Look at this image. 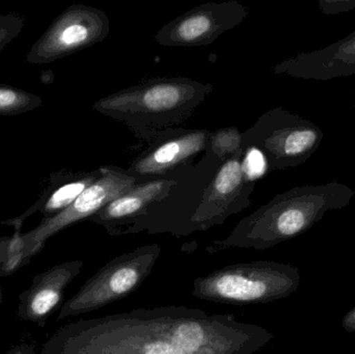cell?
Returning a JSON list of instances; mask_svg holds the SVG:
<instances>
[{"instance_id":"6da1fadb","label":"cell","mask_w":355,"mask_h":354,"mask_svg":"<svg viewBox=\"0 0 355 354\" xmlns=\"http://www.w3.org/2000/svg\"><path fill=\"white\" fill-rule=\"evenodd\" d=\"M271 339L232 315L166 306L67 324L40 354H256Z\"/></svg>"},{"instance_id":"7a4b0ae2","label":"cell","mask_w":355,"mask_h":354,"mask_svg":"<svg viewBox=\"0 0 355 354\" xmlns=\"http://www.w3.org/2000/svg\"><path fill=\"white\" fill-rule=\"evenodd\" d=\"M354 195V189L337 181L296 187L243 218L229 236L213 242L212 251L268 249L304 232L329 210L346 207Z\"/></svg>"},{"instance_id":"3957f363","label":"cell","mask_w":355,"mask_h":354,"mask_svg":"<svg viewBox=\"0 0 355 354\" xmlns=\"http://www.w3.org/2000/svg\"><path fill=\"white\" fill-rule=\"evenodd\" d=\"M210 91L181 77L152 79L96 102L94 109L135 126H168L187 118Z\"/></svg>"},{"instance_id":"277c9868","label":"cell","mask_w":355,"mask_h":354,"mask_svg":"<svg viewBox=\"0 0 355 354\" xmlns=\"http://www.w3.org/2000/svg\"><path fill=\"white\" fill-rule=\"evenodd\" d=\"M293 268L270 261L232 264L196 278L192 295L223 305L267 303L287 297L295 288Z\"/></svg>"},{"instance_id":"5b68a950","label":"cell","mask_w":355,"mask_h":354,"mask_svg":"<svg viewBox=\"0 0 355 354\" xmlns=\"http://www.w3.org/2000/svg\"><path fill=\"white\" fill-rule=\"evenodd\" d=\"M160 255L159 245H148L110 260L62 303L58 321L97 311L128 297L151 274Z\"/></svg>"},{"instance_id":"8992f818","label":"cell","mask_w":355,"mask_h":354,"mask_svg":"<svg viewBox=\"0 0 355 354\" xmlns=\"http://www.w3.org/2000/svg\"><path fill=\"white\" fill-rule=\"evenodd\" d=\"M248 145L262 152L271 170L296 168L320 145L323 131L314 123L275 108L259 118L246 134Z\"/></svg>"},{"instance_id":"52a82bcc","label":"cell","mask_w":355,"mask_h":354,"mask_svg":"<svg viewBox=\"0 0 355 354\" xmlns=\"http://www.w3.org/2000/svg\"><path fill=\"white\" fill-rule=\"evenodd\" d=\"M110 28L107 16L99 8L83 4L69 6L33 44L25 60L45 64L66 57L101 42Z\"/></svg>"},{"instance_id":"ba28073f","label":"cell","mask_w":355,"mask_h":354,"mask_svg":"<svg viewBox=\"0 0 355 354\" xmlns=\"http://www.w3.org/2000/svg\"><path fill=\"white\" fill-rule=\"evenodd\" d=\"M137 184V178L128 172L114 168H100L99 178L68 208L53 218L42 220L39 226L29 232L23 233L27 257L33 259L44 249L48 239L75 222L89 220Z\"/></svg>"},{"instance_id":"9c48e42d","label":"cell","mask_w":355,"mask_h":354,"mask_svg":"<svg viewBox=\"0 0 355 354\" xmlns=\"http://www.w3.org/2000/svg\"><path fill=\"white\" fill-rule=\"evenodd\" d=\"M245 16L246 8L236 1L204 4L166 24L155 39L164 46L207 45L237 26Z\"/></svg>"},{"instance_id":"30bf717a","label":"cell","mask_w":355,"mask_h":354,"mask_svg":"<svg viewBox=\"0 0 355 354\" xmlns=\"http://www.w3.org/2000/svg\"><path fill=\"white\" fill-rule=\"evenodd\" d=\"M83 260L64 262L35 276L31 286L19 295L17 316L45 328L48 318L62 308L67 287L80 274Z\"/></svg>"},{"instance_id":"8fae6325","label":"cell","mask_w":355,"mask_h":354,"mask_svg":"<svg viewBox=\"0 0 355 354\" xmlns=\"http://www.w3.org/2000/svg\"><path fill=\"white\" fill-rule=\"evenodd\" d=\"M241 155L240 150L237 157L231 158L221 166L190 218L191 230H207L241 209L240 195L246 181L239 158Z\"/></svg>"},{"instance_id":"7c38bea8","label":"cell","mask_w":355,"mask_h":354,"mask_svg":"<svg viewBox=\"0 0 355 354\" xmlns=\"http://www.w3.org/2000/svg\"><path fill=\"white\" fill-rule=\"evenodd\" d=\"M275 71L295 78L314 80L352 76L355 74V30L323 49L289 58L275 67Z\"/></svg>"},{"instance_id":"4fadbf2b","label":"cell","mask_w":355,"mask_h":354,"mask_svg":"<svg viewBox=\"0 0 355 354\" xmlns=\"http://www.w3.org/2000/svg\"><path fill=\"white\" fill-rule=\"evenodd\" d=\"M175 184V181L170 180H154L137 184L102 208L89 220L103 227L110 234L120 235L125 228L145 215L150 205L166 197Z\"/></svg>"},{"instance_id":"5bb4252c","label":"cell","mask_w":355,"mask_h":354,"mask_svg":"<svg viewBox=\"0 0 355 354\" xmlns=\"http://www.w3.org/2000/svg\"><path fill=\"white\" fill-rule=\"evenodd\" d=\"M206 131H188L144 154L129 170V174L141 177L164 174L194 157L206 145Z\"/></svg>"},{"instance_id":"9a60e30c","label":"cell","mask_w":355,"mask_h":354,"mask_svg":"<svg viewBox=\"0 0 355 354\" xmlns=\"http://www.w3.org/2000/svg\"><path fill=\"white\" fill-rule=\"evenodd\" d=\"M99 176L100 170L92 174L83 175L62 184H58L56 188L52 186L49 193H45L22 215L2 222L1 224H8L14 228H22L24 220L35 212H41L44 216L43 220L53 218L68 208L89 185L93 184L99 178Z\"/></svg>"},{"instance_id":"2e32d148","label":"cell","mask_w":355,"mask_h":354,"mask_svg":"<svg viewBox=\"0 0 355 354\" xmlns=\"http://www.w3.org/2000/svg\"><path fill=\"white\" fill-rule=\"evenodd\" d=\"M12 236L0 238V276H12L31 262L25 251L22 228H14Z\"/></svg>"},{"instance_id":"e0dca14e","label":"cell","mask_w":355,"mask_h":354,"mask_svg":"<svg viewBox=\"0 0 355 354\" xmlns=\"http://www.w3.org/2000/svg\"><path fill=\"white\" fill-rule=\"evenodd\" d=\"M39 96L8 85H0V116H17L39 108Z\"/></svg>"},{"instance_id":"ac0fdd59","label":"cell","mask_w":355,"mask_h":354,"mask_svg":"<svg viewBox=\"0 0 355 354\" xmlns=\"http://www.w3.org/2000/svg\"><path fill=\"white\" fill-rule=\"evenodd\" d=\"M241 143V135L235 128L223 129L211 136L213 152L220 158L233 155L239 151Z\"/></svg>"},{"instance_id":"d6986e66","label":"cell","mask_w":355,"mask_h":354,"mask_svg":"<svg viewBox=\"0 0 355 354\" xmlns=\"http://www.w3.org/2000/svg\"><path fill=\"white\" fill-rule=\"evenodd\" d=\"M268 166L260 150L254 147L248 148L245 158L242 160V170L248 182H254L266 172Z\"/></svg>"},{"instance_id":"ffe728a7","label":"cell","mask_w":355,"mask_h":354,"mask_svg":"<svg viewBox=\"0 0 355 354\" xmlns=\"http://www.w3.org/2000/svg\"><path fill=\"white\" fill-rule=\"evenodd\" d=\"M25 19L22 15L8 14L0 16V51L10 43L24 27Z\"/></svg>"},{"instance_id":"44dd1931","label":"cell","mask_w":355,"mask_h":354,"mask_svg":"<svg viewBox=\"0 0 355 354\" xmlns=\"http://www.w3.org/2000/svg\"><path fill=\"white\" fill-rule=\"evenodd\" d=\"M321 10L324 14H339V12H348V10H354L355 0H340V1H327V0H321L319 2Z\"/></svg>"},{"instance_id":"7402d4cb","label":"cell","mask_w":355,"mask_h":354,"mask_svg":"<svg viewBox=\"0 0 355 354\" xmlns=\"http://www.w3.org/2000/svg\"><path fill=\"white\" fill-rule=\"evenodd\" d=\"M6 354H40L35 351V346L31 344H21L12 347Z\"/></svg>"},{"instance_id":"603a6c76","label":"cell","mask_w":355,"mask_h":354,"mask_svg":"<svg viewBox=\"0 0 355 354\" xmlns=\"http://www.w3.org/2000/svg\"><path fill=\"white\" fill-rule=\"evenodd\" d=\"M3 303V295H2L1 276H0V307Z\"/></svg>"},{"instance_id":"cb8c5ba5","label":"cell","mask_w":355,"mask_h":354,"mask_svg":"<svg viewBox=\"0 0 355 354\" xmlns=\"http://www.w3.org/2000/svg\"><path fill=\"white\" fill-rule=\"evenodd\" d=\"M352 321L355 322V311L354 312V314H352Z\"/></svg>"}]
</instances>
